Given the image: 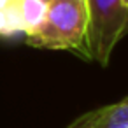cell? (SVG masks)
I'll return each instance as SVG.
<instances>
[{"mask_svg": "<svg viewBox=\"0 0 128 128\" xmlns=\"http://www.w3.org/2000/svg\"><path fill=\"white\" fill-rule=\"evenodd\" d=\"M86 0H51L40 25L25 39L32 48L70 49L86 54Z\"/></svg>", "mask_w": 128, "mask_h": 128, "instance_id": "obj_1", "label": "cell"}, {"mask_svg": "<svg viewBox=\"0 0 128 128\" xmlns=\"http://www.w3.org/2000/svg\"><path fill=\"white\" fill-rule=\"evenodd\" d=\"M86 58L107 67L116 44L128 34V6L123 0H86Z\"/></svg>", "mask_w": 128, "mask_h": 128, "instance_id": "obj_2", "label": "cell"}, {"mask_svg": "<svg viewBox=\"0 0 128 128\" xmlns=\"http://www.w3.org/2000/svg\"><path fill=\"white\" fill-rule=\"evenodd\" d=\"M67 128H128V96L79 116Z\"/></svg>", "mask_w": 128, "mask_h": 128, "instance_id": "obj_3", "label": "cell"}, {"mask_svg": "<svg viewBox=\"0 0 128 128\" xmlns=\"http://www.w3.org/2000/svg\"><path fill=\"white\" fill-rule=\"evenodd\" d=\"M25 0H0V37L25 35Z\"/></svg>", "mask_w": 128, "mask_h": 128, "instance_id": "obj_4", "label": "cell"}, {"mask_svg": "<svg viewBox=\"0 0 128 128\" xmlns=\"http://www.w3.org/2000/svg\"><path fill=\"white\" fill-rule=\"evenodd\" d=\"M48 9L46 0H25V35L32 34L42 21Z\"/></svg>", "mask_w": 128, "mask_h": 128, "instance_id": "obj_5", "label": "cell"}, {"mask_svg": "<svg viewBox=\"0 0 128 128\" xmlns=\"http://www.w3.org/2000/svg\"><path fill=\"white\" fill-rule=\"evenodd\" d=\"M123 2H124V4H126V6H128V0H123Z\"/></svg>", "mask_w": 128, "mask_h": 128, "instance_id": "obj_6", "label": "cell"}, {"mask_svg": "<svg viewBox=\"0 0 128 128\" xmlns=\"http://www.w3.org/2000/svg\"><path fill=\"white\" fill-rule=\"evenodd\" d=\"M46 2H51V0H46Z\"/></svg>", "mask_w": 128, "mask_h": 128, "instance_id": "obj_7", "label": "cell"}]
</instances>
